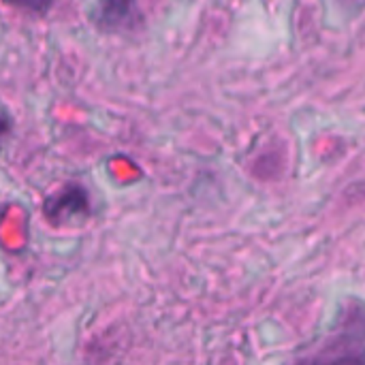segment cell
Segmentation results:
<instances>
[{
    "label": "cell",
    "instance_id": "cell-1",
    "mask_svg": "<svg viewBox=\"0 0 365 365\" xmlns=\"http://www.w3.org/2000/svg\"><path fill=\"white\" fill-rule=\"evenodd\" d=\"M284 365H365V302H344L329 327Z\"/></svg>",
    "mask_w": 365,
    "mask_h": 365
},
{
    "label": "cell",
    "instance_id": "cell-2",
    "mask_svg": "<svg viewBox=\"0 0 365 365\" xmlns=\"http://www.w3.org/2000/svg\"><path fill=\"white\" fill-rule=\"evenodd\" d=\"M41 214L45 222L53 229L86 225L94 214L92 192L81 182H64L43 199Z\"/></svg>",
    "mask_w": 365,
    "mask_h": 365
},
{
    "label": "cell",
    "instance_id": "cell-3",
    "mask_svg": "<svg viewBox=\"0 0 365 365\" xmlns=\"http://www.w3.org/2000/svg\"><path fill=\"white\" fill-rule=\"evenodd\" d=\"M88 19L96 30L105 34H115V32L141 30L145 15L137 2L105 0V2H96L88 6Z\"/></svg>",
    "mask_w": 365,
    "mask_h": 365
},
{
    "label": "cell",
    "instance_id": "cell-4",
    "mask_svg": "<svg viewBox=\"0 0 365 365\" xmlns=\"http://www.w3.org/2000/svg\"><path fill=\"white\" fill-rule=\"evenodd\" d=\"M0 124H2V128H0V137H2V143L6 145V143H9V139L13 137V115H11V111H9V107H6V105L2 107V120H0Z\"/></svg>",
    "mask_w": 365,
    "mask_h": 365
},
{
    "label": "cell",
    "instance_id": "cell-5",
    "mask_svg": "<svg viewBox=\"0 0 365 365\" xmlns=\"http://www.w3.org/2000/svg\"><path fill=\"white\" fill-rule=\"evenodd\" d=\"M24 9H30V11H38V13H43V11H47V9H49V4H32V6H24Z\"/></svg>",
    "mask_w": 365,
    "mask_h": 365
}]
</instances>
